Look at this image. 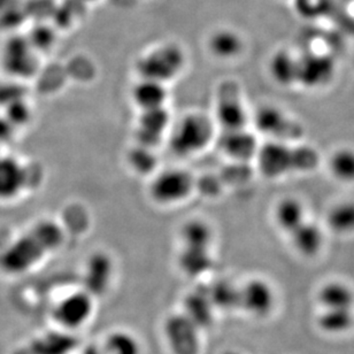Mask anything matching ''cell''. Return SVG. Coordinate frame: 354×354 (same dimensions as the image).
Listing matches in <instances>:
<instances>
[{"instance_id":"obj_1","label":"cell","mask_w":354,"mask_h":354,"mask_svg":"<svg viewBox=\"0 0 354 354\" xmlns=\"http://www.w3.org/2000/svg\"><path fill=\"white\" fill-rule=\"evenodd\" d=\"M64 239L65 234L57 222H39L0 253V270L7 275L24 274L59 249Z\"/></svg>"},{"instance_id":"obj_2","label":"cell","mask_w":354,"mask_h":354,"mask_svg":"<svg viewBox=\"0 0 354 354\" xmlns=\"http://www.w3.org/2000/svg\"><path fill=\"white\" fill-rule=\"evenodd\" d=\"M259 171L267 178H281L292 173L313 171L320 156L313 147L269 140L259 147L256 156Z\"/></svg>"},{"instance_id":"obj_3","label":"cell","mask_w":354,"mask_h":354,"mask_svg":"<svg viewBox=\"0 0 354 354\" xmlns=\"http://www.w3.org/2000/svg\"><path fill=\"white\" fill-rule=\"evenodd\" d=\"M214 122L204 113H187L169 133V147L178 157L199 153L214 140Z\"/></svg>"},{"instance_id":"obj_4","label":"cell","mask_w":354,"mask_h":354,"mask_svg":"<svg viewBox=\"0 0 354 354\" xmlns=\"http://www.w3.org/2000/svg\"><path fill=\"white\" fill-rule=\"evenodd\" d=\"M185 66V57L176 45H161L147 52L138 60L137 72L140 79L166 84L176 79Z\"/></svg>"},{"instance_id":"obj_5","label":"cell","mask_w":354,"mask_h":354,"mask_svg":"<svg viewBox=\"0 0 354 354\" xmlns=\"http://www.w3.org/2000/svg\"><path fill=\"white\" fill-rule=\"evenodd\" d=\"M253 123L258 133L269 140L293 143L303 136V127L284 109L275 105H263L257 109Z\"/></svg>"},{"instance_id":"obj_6","label":"cell","mask_w":354,"mask_h":354,"mask_svg":"<svg viewBox=\"0 0 354 354\" xmlns=\"http://www.w3.org/2000/svg\"><path fill=\"white\" fill-rule=\"evenodd\" d=\"M196 187V180L189 171L171 168L161 171L150 184V197L161 206L180 204Z\"/></svg>"},{"instance_id":"obj_7","label":"cell","mask_w":354,"mask_h":354,"mask_svg":"<svg viewBox=\"0 0 354 354\" xmlns=\"http://www.w3.org/2000/svg\"><path fill=\"white\" fill-rule=\"evenodd\" d=\"M201 329L183 313L169 314L162 335L171 354H201Z\"/></svg>"},{"instance_id":"obj_8","label":"cell","mask_w":354,"mask_h":354,"mask_svg":"<svg viewBox=\"0 0 354 354\" xmlns=\"http://www.w3.org/2000/svg\"><path fill=\"white\" fill-rule=\"evenodd\" d=\"M215 120L222 130L245 129L250 116L242 93L235 83H225L218 88Z\"/></svg>"},{"instance_id":"obj_9","label":"cell","mask_w":354,"mask_h":354,"mask_svg":"<svg viewBox=\"0 0 354 354\" xmlns=\"http://www.w3.org/2000/svg\"><path fill=\"white\" fill-rule=\"evenodd\" d=\"M277 297L275 289L265 279L254 277L241 286V308L249 317L263 320L275 310Z\"/></svg>"},{"instance_id":"obj_10","label":"cell","mask_w":354,"mask_h":354,"mask_svg":"<svg viewBox=\"0 0 354 354\" xmlns=\"http://www.w3.org/2000/svg\"><path fill=\"white\" fill-rule=\"evenodd\" d=\"M95 297L80 290L64 297L55 306L53 317L66 329H80L88 324L95 313Z\"/></svg>"},{"instance_id":"obj_11","label":"cell","mask_w":354,"mask_h":354,"mask_svg":"<svg viewBox=\"0 0 354 354\" xmlns=\"http://www.w3.org/2000/svg\"><path fill=\"white\" fill-rule=\"evenodd\" d=\"M3 68L17 77H30L37 68V59L30 39L12 37L6 41L1 53Z\"/></svg>"},{"instance_id":"obj_12","label":"cell","mask_w":354,"mask_h":354,"mask_svg":"<svg viewBox=\"0 0 354 354\" xmlns=\"http://www.w3.org/2000/svg\"><path fill=\"white\" fill-rule=\"evenodd\" d=\"M171 115L166 107L140 111L135 128L136 144L143 147H158L168 135Z\"/></svg>"},{"instance_id":"obj_13","label":"cell","mask_w":354,"mask_h":354,"mask_svg":"<svg viewBox=\"0 0 354 354\" xmlns=\"http://www.w3.org/2000/svg\"><path fill=\"white\" fill-rule=\"evenodd\" d=\"M114 272V261L109 253H93L84 269V290L95 298L105 295L112 286Z\"/></svg>"},{"instance_id":"obj_14","label":"cell","mask_w":354,"mask_h":354,"mask_svg":"<svg viewBox=\"0 0 354 354\" xmlns=\"http://www.w3.org/2000/svg\"><path fill=\"white\" fill-rule=\"evenodd\" d=\"M218 147L232 160L245 162L256 159L260 144L254 133L249 130H222L218 137Z\"/></svg>"},{"instance_id":"obj_15","label":"cell","mask_w":354,"mask_h":354,"mask_svg":"<svg viewBox=\"0 0 354 354\" xmlns=\"http://www.w3.org/2000/svg\"><path fill=\"white\" fill-rule=\"evenodd\" d=\"M335 75L334 62L324 55H310L298 59V83L307 88H324Z\"/></svg>"},{"instance_id":"obj_16","label":"cell","mask_w":354,"mask_h":354,"mask_svg":"<svg viewBox=\"0 0 354 354\" xmlns=\"http://www.w3.org/2000/svg\"><path fill=\"white\" fill-rule=\"evenodd\" d=\"M180 312H183L201 330L211 327L214 324L216 310L209 296L208 286L196 288L187 293L184 297L183 310Z\"/></svg>"},{"instance_id":"obj_17","label":"cell","mask_w":354,"mask_h":354,"mask_svg":"<svg viewBox=\"0 0 354 354\" xmlns=\"http://www.w3.org/2000/svg\"><path fill=\"white\" fill-rule=\"evenodd\" d=\"M289 239L295 251L304 258H314L324 249V230L310 218L291 232Z\"/></svg>"},{"instance_id":"obj_18","label":"cell","mask_w":354,"mask_h":354,"mask_svg":"<svg viewBox=\"0 0 354 354\" xmlns=\"http://www.w3.org/2000/svg\"><path fill=\"white\" fill-rule=\"evenodd\" d=\"M321 310H353L354 291L346 283L333 279L324 283L317 293Z\"/></svg>"},{"instance_id":"obj_19","label":"cell","mask_w":354,"mask_h":354,"mask_svg":"<svg viewBox=\"0 0 354 354\" xmlns=\"http://www.w3.org/2000/svg\"><path fill=\"white\" fill-rule=\"evenodd\" d=\"M274 220L279 230L289 236L308 220L306 206L298 198H283L274 208Z\"/></svg>"},{"instance_id":"obj_20","label":"cell","mask_w":354,"mask_h":354,"mask_svg":"<svg viewBox=\"0 0 354 354\" xmlns=\"http://www.w3.org/2000/svg\"><path fill=\"white\" fill-rule=\"evenodd\" d=\"M131 98L140 111L166 107L168 99L167 86L156 81L140 79V82L133 88Z\"/></svg>"},{"instance_id":"obj_21","label":"cell","mask_w":354,"mask_h":354,"mask_svg":"<svg viewBox=\"0 0 354 354\" xmlns=\"http://www.w3.org/2000/svg\"><path fill=\"white\" fill-rule=\"evenodd\" d=\"M26 183V171L12 158H0V199H10L20 194Z\"/></svg>"},{"instance_id":"obj_22","label":"cell","mask_w":354,"mask_h":354,"mask_svg":"<svg viewBox=\"0 0 354 354\" xmlns=\"http://www.w3.org/2000/svg\"><path fill=\"white\" fill-rule=\"evenodd\" d=\"M180 270L189 277H199L209 272L214 266L211 249L182 248L178 256Z\"/></svg>"},{"instance_id":"obj_23","label":"cell","mask_w":354,"mask_h":354,"mask_svg":"<svg viewBox=\"0 0 354 354\" xmlns=\"http://www.w3.org/2000/svg\"><path fill=\"white\" fill-rule=\"evenodd\" d=\"M102 354H143L140 338L123 329L111 331L99 345Z\"/></svg>"},{"instance_id":"obj_24","label":"cell","mask_w":354,"mask_h":354,"mask_svg":"<svg viewBox=\"0 0 354 354\" xmlns=\"http://www.w3.org/2000/svg\"><path fill=\"white\" fill-rule=\"evenodd\" d=\"M269 73L279 86H292L298 83V59L289 52H276L269 64Z\"/></svg>"},{"instance_id":"obj_25","label":"cell","mask_w":354,"mask_h":354,"mask_svg":"<svg viewBox=\"0 0 354 354\" xmlns=\"http://www.w3.org/2000/svg\"><path fill=\"white\" fill-rule=\"evenodd\" d=\"M208 291L216 312H232L241 308V286H236L235 283L220 279L208 286Z\"/></svg>"},{"instance_id":"obj_26","label":"cell","mask_w":354,"mask_h":354,"mask_svg":"<svg viewBox=\"0 0 354 354\" xmlns=\"http://www.w3.org/2000/svg\"><path fill=\"white\" fill-rule=\"evenodd\" d=\"M328 171L335 180L343 184L354 183V147H342L328 158Z\"/></svg>"},{"instance_id":"obj_27","label":"cell","mask_w":354,"mask_h":354,"mask_svg":"<svg viewBox=\"0 0 354 354\" xmlns=\"http://www.w3.org/2000/svg\"><path fill=\"white\" fill-rule=\"evenodd\" d=\"M317 324L324 334H345L354 326L353 310H321Z\"/></svg>"},{"instance_id":"obj_28","label":"cell","mask_w":354,"mask_h":354,"mask_svg":"<svg viewBox=\"0 0 354 354\" xmlns=\"http://www.w3.org/2000/svg\"><path fill=\"white\" fill-rule=\"evenodd\" d=\"M180 241L183 248L211 249L214 241V232L206 222L192 220L185 222L180 229Z\"/></svg>"},{"instance_id":"obj_29","label":"cell","mask_w":354,"mask_h":354,"mask_svg":"<svg viewBox=\"0 0 354 354\" xmlns=\"http://www.w3.org/2000/svg\"><path fill=\"white\" fill-rule=\"evenodd\" d=\"M212 55L218 59H232L242 53V38L235 31L223 29L212 35L208 41Z\"/></svg>"},{"instance_id":"obj_30","label":"cell","mask_w":354,"mask_h":354,"mask_svg":"<svg viewBox=\"0 0 354 354\" xmlns=\"http://www.w3.org/2000/svg\"><path fill=\"white\" fill-rule=\"evenodd\" d=\"M327 225L337 235H351L354 232V201H343L328 211Z\"/></svg>"},{"instance_id":"obj_31","label":"cell","mask_w":354,"mask_h":354,"mask_svg":"<svg viewBox=\"0 0 354 354\" xmlns=\"http://www.w3.org/2000/svg\"><path fill=\"white\" fill-rule=\"evenodd\" d=\"M127 161L130 168L140 175H147L157 167V156L152 147H143L136 144L127 154Z\"/></svg>"},{"instance_id":"obj_32","label":"cell","mask_w":354,"mask_h":354,"mask_svg":"<svg viewBox=\"0 0 354 354\" xmlns=\"http://www.w3.org/2000/svg\"><path fill=\"white\" fill-rule=\"evenodd\" d=\"M221 354H244L243 352L239 351V350H225V351L221 352Z\"/></svg>"}]
</instances>
